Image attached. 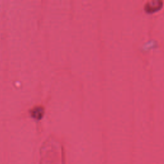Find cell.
<instances>
[{
	"label": "cell",
	"mask_w": 164,
	"mask_h": 164,
	"mask_svg": "<svg viewBox=\"0 0 164 164\" xmlns=\"http://www.w3.org/2000/svg\"><path fill=\"white\" fill-rule=\"evenodd\" d=\"M158 1H151V2H148L147 4L146 5V7H145V9L148 12H151V11H154L155 10H156L158 9L156 8V7H157V8H159L160 6H161L162 5H160V3H160L159 4H158L157 5H155V4H156V3H157Z\"/></svg>",
	"instance_id": "obj_1"
}]
</instances>
